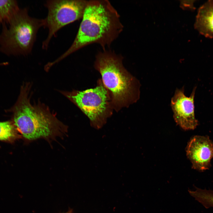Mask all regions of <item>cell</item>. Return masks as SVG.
Returning <instances> with one entry per match:
<instances>
[{"label": "cell", "instance_id": "6da1fadb", "mask_svg": "<svg viewBox=\"0 0 213 213\" xmlns=\"http://www.w3.org/2000/svg\"><path fill=\"white\" fill-rule=\"evenodd\" d=\"M82 19L71 45L54 61L55 64L92 43L98 44L106 50L123 29L119 14L107 0L88 1Z\"/></svg>", "mask_w": 213, "mask_h": 213}, {"label": "cell", "instance_id": "7a4b0ae2", "mask_svg": "<svg viewBox=\"0 0 213 213\" xmlns=\"http://www.w3.org/2000/svg\"><path fill=\"white\" fill-rule=\"evenodd\" d=\"M31 85L24 84L18 99L13 109V124L26 139H49L64 135L67 126L44 104L30 101Z\"/></svg>", "mask_w": 213, "mask_h": 213}, {"label": "cell", "instance_id": "3957f363", "mask_svg": "<svg viewBox=\"0 0 213 213\" xmlns=\"http://www.w3.org/2000/svg\"><path fill=\"white\" fill-rule=\"evenodd\" d=\"M123 59L121 55L106 50L97 54L94 64L117 111L136 102L140 95V83L125 68Z\"/></svg>", "mask_w": 213, "mask_h": 213}, {"label": "cell", "instance_id": "277c9868", "mask_svg": "<svg viewBox=\"0 0 213 213\" xmlns=\"http://www.w3.org/2000/svg\"><path fill=\"white\" fill-rule=\"evenodd\" d=\"M3 25L0 51L7 55H26L32 51L43 19L31 17L26 8L20 9L10 21Z\"/></svg>", "mask_w": 213, "mask_h": 213}, {"label": "cell", "instance_id": "5b68a950", "mask_svg": "<svg viewBox=\"0 0 213 213\" xmlns=\"http://www.w3.org/2000/svg\"><path fill=\"white\" fill-rule=\"evenodd\" d=\"M64 94L87 116L91 125L96 129L101 128L112 114L113 108L109 94L100 81L94 88Z\"/></svg>", "mask_w": 213, "mask_h": 213}, {"label": "cell", "instance_id": "8992f818", "mask_svg": "<svg viewBox=\"0 0 213 213\" xmlns=\"http://www.w3.org/2000/svg\"><path fill=\"white\" fill-rule=\"evenodd\" d=\"M88 1L50 0L44 4L47 9L46 17L43 19L44 28L48 29L46 39L43 42V49H47L52 37L65 26L82 19Z\"/></svg>", "mask_w": 213, "mask_h": 213}, {"label": "cell", "instance_id": "52a82bcc", "mask_svg": "<svg viewBox=\"0 0 213 213\" xmlns=\"http://www.w3.org/2000/svg\"><path fill=\"white\" fill-rule=\"evenodd\" d=\"M196 88L194 87L189 97L184 94L183 87L177 88L171 100L174 120L185 130H194L199 125L194 113V98Z\"/></svg>", "mask_w": 213, "mask_h": 213}, {"label": "cell", "instance_id": "ba28073f", "mask_svg": "<svg viewBox=\"0 0 213 213\" xmlns=\"http://www.w3.org/2000/svg\"><path fill=\"white\" fill-rule=\"evenodd\" d=\"M187 156L191 162L192 168L200 172L208 169L213 158V142L208 136L196 135L187 146Z\"/></svg>", "mask_w": 213, "mask_h": 213}, {"label": "cell", "instance_id": "9c48e42d", "mask_svg": "<svg viewBox=\"0 0 213 213\" xmlns=\"http://www.w3.org/2000/svg\"><path fill=\"white\" fill-rule=\"evenodd\" d=\"M196 28L206 38H213V1L205 3L199 9L195 24Z\"/></svg>", "mask_w": 213, "mask_h": 213}, {"label": "cell", "instance_id": "30bf717a", "mask_svg": "<svg viewBox=\"0 0 213 213\" xmlns=\"http://www.w3.org/2000/svg\"><path fill=\"white\" fill-rule=\"evenodd\" d=\"M20 9L16 0H0V25L8 24Z\"/></svg>", "mask_w": 213, "mask_h": 213}, {"label": "cell", "instance_id": "8fae6325", "mask_svg": "<svg viewBox=\"0 0 213 213\" xmlns=\"http://www.w3.org/2000/svg\"><path fill=\"white\" fill-rule=\"evenodd\" d=\"M195 188L194 191L188 190L191 195L206 208L213 207V190Z\"/></svg>", "mask_w": 213, "mask_h": 213}, {"label": "cell", "instance_id": "7c38bea8", "mask_svg": "<svg viewBox=\"0 0 213 213\" xmlns=\"http://www.w3.org/2000/svg\"><path fill=\"white\" fill-rule=\"evenodd\" d=\"M18 131L13 122H0V140L14 141L19 137Z\"/></svg>", "mask_w": 213, "mask_h": 213}, {"label": "cell", "instance_id": "4fadbf2b", "mask_svg": "<svg viewBox=\"0 0 213 213\" xmlns=\"http://www.w3.org/2000/svg\"><path fill=\"white\" fill-rule=\"evenodd\" d=\"M184 1V2H183L182 3L183 7H185V8H187L191 9H194V1Z\"/></svg>", "mask_w": 213, "mask_h": 213}, {"label": "cell", "instance_id": "5bb4252c", "mask_svg": "<svg viewBox=\"0 0 213 213\" xmlns=\"http://www.w3.org/2000/svg\"><path fill=\"white\" fill-rule=\"evenodd\" d=\"M73 213L72 211L70 210H69L68 211H67L66 212H64V213Z\"/></svg>", "mask_w": 213, "mask_h": 213}]
</instances>
